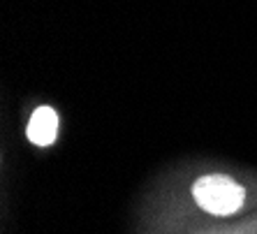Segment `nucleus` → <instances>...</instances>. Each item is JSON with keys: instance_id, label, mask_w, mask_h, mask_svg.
Returning <instances> with one entry per match:
<instances>
[{"instance_id": "f257e3e1", "label": "nucleus", "mask_w": 257, "mask_h": 234, "mask_svg": "<svg viewBox=\"0 0 257 234\" xmlns=\"http://www.w3.org/2000/svg\"><path fill=\"white\" fill-rule=\"evenodd\" d=\"M192 195L204 211L215 216H229L234 211H239L245 197L243 188L225 174L202 176L192 188Z\"/></svg>"}, {"instance_id": "f03ea898", "label": "nucleus", "mask_w": 257, "mask_h": 234, "mask_svg": "<svg viewBox=\"0 0 257 234\" xmlns=\"http://www.w3.org/2000/svg\"><path fill=\"white\" fill-rule=\"evenodd\" d=\"M58 132V116L51 107H37L28 123V139L37 146H49Z\"/></svg>"}]
</instances>
